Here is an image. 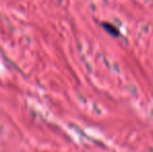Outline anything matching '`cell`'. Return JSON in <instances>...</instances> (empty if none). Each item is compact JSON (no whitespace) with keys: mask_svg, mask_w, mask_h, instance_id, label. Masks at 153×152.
I'll list each match as a JSON object with an SVG mask.
<instances>
[{"mask_svg":"<svg viewBox=\"0 0 153 152\" xmlns=\"http://www.w3.org/2000/svg\"><path fill=\"white\" fill-rule=\"evenodd\" d=\"M101 27H102L109 36H111V37H114V38L120 37V30L114 24H111V23H107V22H102L101 23Z\"/></svg>","mask_w":153,"mask_h":152,"instance_id":"1","label":"cell"}]
</instances>
